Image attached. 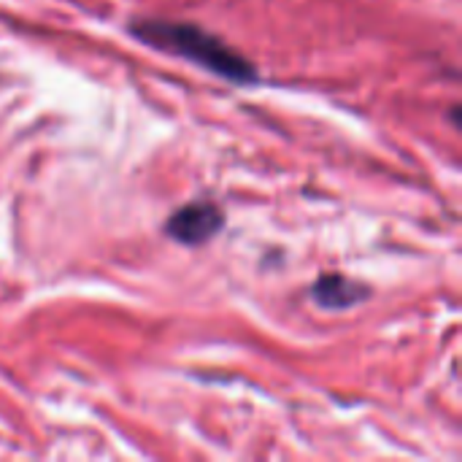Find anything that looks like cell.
Wrapping results in <instances>:
<instances>
[{
    "label": "cell",
    "mask_w": 462,
    "mask_h": 462,
    "mask_svg": "<svg viewBox=\"0 0 462 462\" xmlns=\"http://www.w3.org/2000/svg\"><path fill=\"white\" fill-rule=\"evenodd\" d=\"M130 32L141 43L160 49V51L179 54V57H184L233 84H254L257 81V68L246 57H241L236 49H230L217 35L200 30L198 24L171 22V19H135V22H130Z\"/></svg>",
    "instance_id": "1"
},
{
    "label": "cell",
    "mask_w": 462,
    "mask_h": 462,
    "mask_svg": "<svg viewBox=\"0 0 462 462\" xmlns=\"http://www.w3.org/2000/svg\"><path fill=\"white\" fill-rule=\"evenodd\" d=\"M311 295L322 309L341 311V309H352V306L363 303L371 295V290L365 284H357V282L341 276V273H325L311 287Z\"/></svg>",
    "instance_id": "3"
},
{
    "label": "cell",
    "mask_w": 462,
    "mask_h": 462,
    "mask_svg": "<svg viewBox=\"0 0 462 462\" xmlns=\"http://www.w3.org/2000/svg\"><path fill=\"white\" fill-rule=\"evenodd\" d=\"M222 227H225V214L217 203L208 200H195L189 206H181L165 222V233L184 246H203Z\"/></svg>",
    "instance_id": "2"
}]
</instances>
